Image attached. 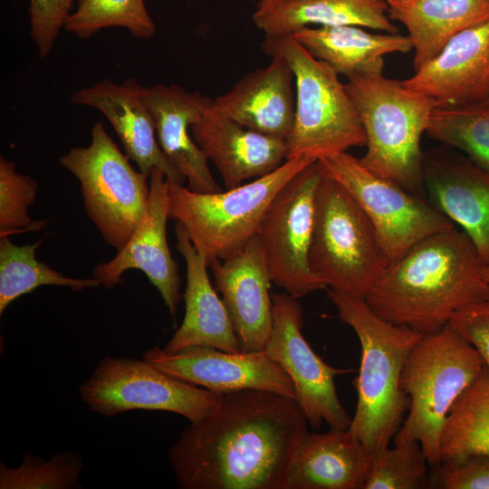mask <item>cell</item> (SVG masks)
<instances>
[{"mask_svg":"<svg viewBox=\"0 0 489 489\" xmlns=\"http://www.w3.org/2000/svg\"><path fill=\"white\" fill-rule=\"evenodd\" d=\"M427 464L417 441L388 446L373 455L362 489L429 488Z\"/></svg>","mask_w":489,"mask_h":489,"instance_id":"33","label":"cell"},{"mask_svg":"<svg viewBox=\"0 0 489 489\" xmlns=\"http://www.w3.org/2000/svg\"><path fill=\"white\" fill-rule=\"evenodd\" d=\"M483 264L472 240L455 226L416 243L385 269L365 300L394 325L435 333L461 309L489 299Z\"/></svg>","mask_w":489,"mask_h":489,"instance_id":"2","label":"cell"},{"mask_svg":"<svg viewBox=\"0 0 489 489\" xmlns=\"http://www.w3.org/2000/svg\"><path fill=\"white\" fill-rule=\"evenodd\" d=\"M309 264L327 288L362 299L388 266L365 212L323 174L315 194Z\"/></svg>","mask_w":489,"mask_h":489,"instance_id":"8","label":"cell"},{"mask_svg":"<svg viewBox=\"0 0 489 489\" xmlns=\"http://www.w3.org/2000/svg\"><path fill=\"white\" fill-rule=\"evenodd\" d=\"M286 0H258L254 14H260L277 6Z\"/></svg>","mask_w":489,"mask_h":489,"instance_id":"38","label":"cell"},{"mask_svg":"<svg viewBox=\"0 0 489 489\" xmlns=\"http://www.w3.org/2000/svg\"><path fill=\"white\" fill-rule=\"evenodd\" d=\"M190 132L217 168L227 189L271 173L286 160L285 139L239 124L213 101L190 126Z\"/></svg>","mask_w":489,"mask_h":489,"instance_id":"19","label":"cell"},{"mask_svg":"<svg viewBox=\"0 0 489 489\" xmlns=\"http://www.w3.org/2000/svg\"><path fill=\"white\" fill-rule=\"evenodd\" d=\"M412 41L415 72L436 57L460 32L489 20V0H415L402 9H388Z\"/></svg>","mask_w":489,"mask_h":489,"instance_id":"27","label":"cell"},{"mask_svg":"<svg viewBox=\"0 0 489 489\" xmlns=\"http://www.w3.org/2000/svg\"><path fill=\"white\" fill-rule=\"evenodd\" d=\"M30 34L41 58L47 57L72 12V0H29Z\"/></svg>","mask_w":489,"mask_h":489,"instance_id":"36","label":"cell"},{"mask_svg":"<svg viewBox=\"0 0 489 489\" xmlns=\"http://www.w3.org/2000/svg\"><path fill=\"white\" fill-rule=\"evenodd\" d=\"M321 177L317 161L296 174L276 195L257 232L272 282L298 299L327 288L309 264L315 194Z\"/></svg>","mask_w":489,"mask_h":489,"instance_id":"12","label":"cell"},{"mask_svg":"<svg viewBox=\"0 0 489 489\" xmlns=\"http://www.w3.org/2000/svg\"><path fill=\"white\" fill-rule=\"evenodd\" d=\"M142 358L163 372L214 393L264 389L295 398L292 381L265 350L228 352L208 346H193L168 353L158 346Z\"/></svg>","mask_w":489,"mask_h":489,"instance_id":"14","label":"cell"},{"mask_svg":"<svg viewBox=\"0 0 489 489\" xmlns=\"http://www.w3.org/2000/svg\"><path fill=\"white\" fill-rule=\"evenodd\" d=\"M484 366L476 349L450 324L423 335L403 367L400 388L410 404L393 444L417 441L428 465H439L440 436L449 411Z\"/></svg>","mask_w":489,"mask_h":489,"instance_id":"6","label":"cell"},{"mask_svg":"<svg viewBox=\"0 0 489 489\" xmlns=\"http://www.w3.org/2000/svg\"><path fill=\"white\" fill-rule=\"evenodd\" d=\"M177 249L187 268L183 298L185 315L181 325L162 348L174 353L193 346H208L228 352L241 351L227 309L212 284L206 258L201 255L186 230L177 223Z\"/></svg>","mask_w":489,"mask_h":489,"instance_id":"23","label":"cell"},{"mask_svg":"<svg viewBox=\"0 0 489 489\" xmlns=\"http://www.w3.org/2000/svg\"><path fill=\"white\" fill-rule=\"evenodd\" d=\"M317 162L321 173L340 183L365 212L388 265L421 239L455 227L431 203L370 172L347 151Z\"/></svg>","mask_w":489,"mask_h":489,"instance_id":"10","label":"cell"},{"mask_svg":"<svg viewBox=\"0 0 489 489\" xmlns=\"http://www.w3.org/2000/svg\"><path fill=\"white\" fill-rule=\"evenodd\" d=\"M326 289L339 318L353 329L360 343V365L353 380L357 408L348 429L374 455L389 446L409 409L400 378L423 335L381 319L365 299Z\"/></svg>","mask_w":489,"mask_h":489,"instance_id":"3","label":"cell"},{"mask_svg":"<svg viewBox=\"0 0 489 489\" xmlns=\"http://www.w3.org/2000/svg\"><path fill=\"white\" fill-rule=\"evenodd\" d=\"M479 109L489 110V96L482 102L475 105H469Z\"/></svg>","mask_w":489,"mask_h":489,"instance_id":"40","label":"cell"},{"mask_svg":"<svg viewBox=\"0 0 489 489\" xmlns=\"http://www.w3.org/2000/svg\"><path fill=\"white\" fill-rule=\"evenodd\" d=\"M372 459L349 429L307 430L294 447L282 489H362Z\"/></svg>","mask_w":489,"mask_h":489,"instance_id":"22","label":"cell"},{"mask_svg":"<svg viewBox=\"0 0 489 489\" xmlns=\"http://www.w3.org/2000/svg\"><path fill=\"white\" fill-rule=\"evenodd\" d=\"M264 51L281 55L294 74L295 114L286 139V159L316 162L366 145L360 115L339 74L314 57L292 34L264 35Z\"/></svg>","mask_w":489,"mask_h":489,"instance_id":"5","label":"cell"},{"mask_svg":"<svg viewBox=\"0 0 489 489\" xmlns=\"http://www.w3.org/2000/svg\"><path fill=\"white\" fill-rule=\"evenodd\" d=\"M145 98L155 120L158 145L174 168L197 193H216L222 187L215 180L208 158L195 142L190 126L213 99L172 84L145 87Z\"/></svg>","mask_w":489,"mask_h":489,"instance_id":"20","label":"cell"},{"mask_svg":"<svg viewBox=\"0 0 489 489\" xmlns=\"http://www.w3.org/2000/svg\"><path fill=\"white\" fill-rule=\"evenodd\" d=\"M429 488L489 489V455H469L432 466Z\"/></svg>","mask_w":489,"mask_h":489,"instance_id":"35","label":"cell"},{"mask_svg":"<svg viewBox=\"0 0 489 489\" xmlns=\"http://www.w3.org/2000/svg\"><path fill=\"white\" fill-rule=\"evenodd\" d=\"M449 324L476 349L489 369V299L461 309Z\"/></svg>","mask_w":489,"mask_h":489,"instance_id":"37","label":"cell"},{"mask_svg":"<svg viewBox=\"0 0 489 489\" xmlns=\"http://www.w3.org/2000/svg\"><path fill=\"white\" fill-rule=\"evenodd\" d=\"M72 103L93 108L102 113L114 129L126 156L139 171L149 177L153 169L161 170L172 183L183 184L186 178L174 168L161 150L156 126L145 98V87L136 79L121 83L109 79L74 91Z\"/></svg>","mask_w":489,"mask_h":489,"instance_id":"17","label":"cell"},{"mask_svg":"<svg viewBox=\"0 0 489 489\" xmlns=\"http://www.w3.org/2000/svg\"><path fill=\"white\" fill-rule=\"evenodd\" d=\"M426 132L464 151L471 162L489 172V110L436 107Z\"/></svg>","mask_w":489,"mask_h":489,"instance_id":"31","label":"cell"},{"mask_svg":"<svg viewBox=\"0 0 489 489\" xmlns=\"http://www.w3.org/2000/svg\"><path fill=\"white\" fill-rule=\"evenodd\" d=\"M82 468L76 452H61L48 461L27 453L18 467L0 464V489H80Z\"/></svg>","mask_w":489,"mask_h":489,"instance_id":"32","label":"cell"},{"mask_svg":"<svg viewBox=\"0 0 489 489\" xmlns=\"http://www.w3.org/2000/svg\"><path fill=\"white\" fill-rule=\"evenodd\" d=\"M423 184L430 203L462 227L489 265V172L469 159L424 156Z\"/></svg>","mask_w":489,"mask_h":489,"instance_id":"21","label":"cell"},{"mask_svg":"<svg viewBox=\"0 0 489 489\" xmlns=\"http://www.w3.org/2000/svg\"><path fill=\"white\" fill-rule=\"evenodd\" d=\"M181 432L168 460L181 489H282L308 420L295 398L264 389L217 393Z\"/></svg>","mask_w":489,"mask_h":489,"instance_id":"1","label":"cell"},{"mask_svg":"<svg viewBox=\"0 0 489 489\" xmlns=\"http://www.w3.org/2000/svg\"><path fill=\"white\" fill-rule=\"evenodd\" d=\"M273 327L264 348L268 356L292 381L295 400L312 428L326 423L331 428L346 430L352 417L340 402L335 378L353 371L327 364L305 340L302 310L291 294H272Z\"/></svg>","mask_w":489,"mask_h":489,"instance_id":"13","label":"cell"},{"mask_svg":"<svg viewBox=\"0 0 489 489\" xmlns=\"http://www.w3.org/2000/svg\"><path fill=\"white\" fill-rule=\"evenodd\" d=\"M110 27L124 28L134 37L146 40L156 33L144 0H78L64 24L67 32L82 40Z\"/></svg>","mask_w":489,"mask_h":489,"instance_id":"30","label":"cell"},{"mask_svg":"<svg viewBox=\"0 0 489 489\" xmlns=\"http://www.w3.org/2000/svg\"><path fill=\"white\" fill-rule=\"evenodd\" d=\"M390 9H402L410 5L415 0H386Z\"/></svg>","mask_w":489,"mask_h":489,"instance_id":"39","label":"cell"},{"mask_svg":"<svg viewBox=\"0 0 489 489\" xmlns=\"http://www.w3.org/2000/svg\"><path fill=\"white\" fill-rule=\"evenodd\" d=\"M436 107L475 105L489 96V20L455 35L427 63L403 81Z\"/></svg>","mask_w":489,"mask_h":489,"instance_id":"18","label":"cell"},{"mask_svg":"<svg viewBox=\"0 0 489 489\" xmlns=\"http://www.w3.org/2000/svg\"><path fill=\"white\" fill-rule=\"evenodd\" d=\"M373 34L362 27L304 26L292 34L314 57L327 62L338 74H382L384 57L413 49L408 35Z\"/></svg>","mask_w":489,"mask_h":489,"instance_id":"25","label":"cell"},{"mask_svg":"<svg viewBox=\"0 0 489 489\" xmlns=\"http://www.w3.org/2000/svg\"><path fill=\"white\" fill-rule=\"evenodd\" d=\"M150 193L147 212L139 225L111 260L99 264L93 278L107 289L122 281L129 269L142 271L159 292L175 320L180 302V277L167 241V221L169 218V181L159 169L149 175Z\"/></svg>","mask_w":489,"mask_h":489,"instance_id":"15","label":"cell"},{"mask_svg":"<svg viewBox=\"0 0 489 489\" xmlns=\"http://www.w3.org/2000/svg\"><path fill=\"white\" fill-rule=\"evenodd\" d=\"M386 0H286L260 14H253L264 35H281L311 25H352L395 34Z\"/></svg>","mask_w":489,"mask_h":489,"instance_id":"26","label":"cell"},{"mask_svg":"<svg viewBox=\"0 0 489 489\" xmlns=\"http://www.w3.org/2000/svg\"><path fill=\"white\" fill-rule=\"evenodd\" d=\"M348 93L366 134L360 163L375 175L423 197L420 141L436 101L382 74L348 78Z\"/></svg>","mask_w":489,"mask_h":489,"instance_id":"4","label":"cell"},{"mask_svg":"<svg viewBox=\"0 0 489 489\" xmlns=\"http://www.w3.org/2000/svg\"><path fill=\"white\" fill-rule=\"evenodd\" d=\"M129 160L102 122L92 126L87 147L72 148L59 158L79 181L88 216L117 251L144 217L150 193L149 177Z\"/></svg>","mask_w":489,"mask_h":489,"instance_id":"9","label":"cell"},{"mask_svg":"<svg viewBox=\"0 0 489 489\" xmlns=\"http://www.w3.org/2000/svg\"><path fill=\"white\" fill-rule=\"evenodd\" d=\"M38 185L19 173L14 162L0 158V235L34 226L28 208L36 199Z\"/></svg>","mask_w":489,"mask_h":489,"instance_id":"34","label":"cell"},{"mask_svg":"<svg viewBox=\"0 0 489 489\" xmlns=\"http://www.w3.org/2000/svg\"><path fill=\"white\" fill-rule=\"evenodd\" d=\"M441 461L474 454L489 455V369L486 366L458 397L445 422Z\"/></svg>","mask_w":489,"mask_h":489,"instance_id":"28","label":"cell"},{"mask_svg":"<svg viewBox=\"0 0 489 489\" xmlns=\"http://www.w3.org/2000/svg\"><path fill=\"white\" fill-rule=\"evenodd\" d=\"M312 163L305 158L286 159L271 173L216 193H197L169 181V218L184 227L209 265L237 253L256 235L279 191Z\"/></svg>","mask_w":489,"mask_h":489,"instance_id":"7","label":"cell"},{"mask_svg":"<svg viewBox=\"0 0 489 489\" xmlns=\"http://www.w3.org/2000/svg\"><path fill=\"white\" fill-rule=\"evenodd\" d=\"M214 286L222 294L241 351L264 350L273 327L272 282L259 236L237 253L213 261Z\"/></svg>","mask_w":489,"mask_h":489,"instance_id":"16","label":"cell"},{"mask_svg":"<svg viewBox=\"0 0 489 489\" xmlns=\"http://www.w3.org/2000/svg\"><path fill=\"white\" fill-rule=\"evenodd\" d=\"M242 77L214 105L239 124L257 132L285 139L295 114L294 74L281 55Z\"/></svg>","mask_w":489,"mask_h":489,"instance_id":"24","label":"cell"},{"mask_svg":"<svg viewBox=\"0 0 489 489\" xmlns=\"http://www.w3.org/2000/svg\"><path fill=\"white\" fill-rule=\"evenodd\" d=\"M481 273L484 280L489 283V265L483 264L481 267Z\"/></svg>","mask_w":489,"mask_h":489,"instance_id":"41","label":"cell"},{"mask_svg":"<svg viewBox=\"0 0 489 489\" xmlns=\"http://www.w3.org/2000/svg\"><path fill=\"white\" fill-rule=\"evenodd\" d=\"M0 315L17 298L42 285H60L83 291L101 285L95 279L67 277L35 257L41 242L18 246L0 235Z\"/></svg>","mask_w":489,"mask_h":489,"instance_id":"29","label":"cell"},{"mask_svg":"<svg viewBox=\"0 0 489 489\" xmlns=\"http://www.w3.org/2000/svg\"><path fill=\"white\" fill-rule=\"evenodd\" d=\"M81 399L90 411L114 417L132 409L172 412L197 423L216 407L218 396L176 379L149 361L104 357L81 385Z\"/></svg>","mask_w":489,"mask_h":489,"instance_id":"11","label":"cell"}]
</instances>
